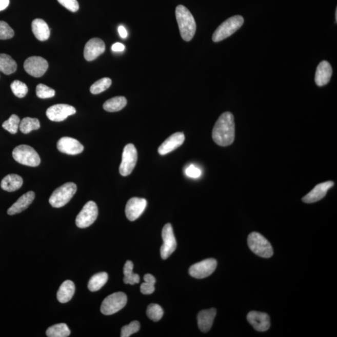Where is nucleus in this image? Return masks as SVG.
<instances>
[{"instance_id": "obj_1", "label": "nucleus", "mask_w": 337, "mask_h": 337, "mask_svg": "<svg viewBox=\"0 0 337 337\" xmlns=\"http://www.w3.org/2000/svg\"><path fill=\"white\" fill-rule=\"evenodd\" d=\"M212 139L220 146L232 145L235 139L234 117L231 112L221 114L216 122L212 131Z\"/></svg>"}, {"instance_id": "obj_2", "label": "nucleus", "mask_w": 337, "mask_h": 337, "mask_svg": "<svg viewBox=\"0 0 337 337\" xmlns=\"http://www.w3.org/2000/svg\"><path fill=\"white\" fill-rule=\"evenodd\" d=\"M175 17L181 37L184 41H191L196 31V24L194 16L184 6L178 5L175 9Z\"/></svg>"}, {"instance_id": "obj_3", "label": "nucleus", "mask_w": 337, "mask_h": 337, "mask_svg": "<svg viewBox=\"0 0 337 337\" xmlns=\"http://www.w3.org/2000/svg\"><path fill=\"white\" fill-rule=\"evenodd\" d=\"M243 16L236 15L226 20L214 31L212 35L213 42L217 43L231 36L243 25Z\"/></svg>"}, {"instance_id": "obj_4", "label": "nucleus", "mask_w": 337, "mask_h": 337, "mask_svg": "<svg viewBox=\"0 0 337 337\" xmlns=\"http://www.w3.org/2000/svg\"><path fill=\"white\" fill-rule=\"evenodd\" d=\"M77 186L73 183H67L57 188L49 200V203L54 208L65 206L76 194Z\"/></svg>"}, {"instance_id": "obj_5", "label": "nucleus", "mask_w": 337, "mask_h": 337, "mask_svg": "<svg viewBox=\"0 0 337 337\" xmlns=\"http://www.w3.org/2000/svg\"><path fill=\"white\" fill-rule=\"evenodd\" d=\"M247 243L250 250L261 257L270 258L273 251L271 244L258 232H253L249 235Z\"/></svg>"}, {"instance_id": "obj_6", "label": "nucleus", "mask_w": 337, "mask_h": 337, "mask_svg": "<svg viewBox=\"0 0 337 337\" xmlns=\"http://www.w3.org/2000/svg\"><path fill=\"white\" fill-rule=\"evenodd\" d=\"M12 155L14 160L23 165L36 167L41 163L39 154L30 146L22 145L16 147Z\"/></svg>"}, {"instance_id": "obj_7", "label": "nucleus", "mask_w": 337, "mask_h": 337, "mask_svg": "<svg viewBox=\"0 0 337 337\" xmlns=\"http://www.w3.org/2000/svg\"><path fill=\"white\" fill-rule=\"evenodd\" d=\"M128 298L125 293H112L104 300L101 306V312L105 315H112L123 309L126 306Z\"/></svg>"}, {"instance_id": "obj_8", "label": "nucleus", "mask_w": 337, "mask_h": 337, "mask_svg": "<svg viewBox=\"0 0 337 337\" xmlns=\"http://www.w3.org/2000/svg\"><path fill=\"white\" fill-rule=\"evenodd\" d=\"M98 215V209L93 201L86 203L76 219V224L81 229L87 228L96 220Z\"/></svg>"}, {"instance_id": "obj_9", "label": "nucleus", "mask_w": 337, "mask_h": 337, "mask_svg": "<svg viewBox=\"0 0 337 337\" xmlns=\"http://www.w3.org/2000/svg\"><path fill=\"white\" fill-rule=\"evenodd\" d=\"M137 161V152L136 147L132 144H128L124 148L122 162L120 166V172L123 176H128L131 174L136 166Z\"/></svg>"}, {"instance_id": "obj_10", "label": "nucleus", "mask_w": 337, "mask_h": 337, "mask_svg": "<svg viewBox=\"0 0 337 337\" xmlns=\"http://www.w3.org/2000/svg\"><path fill=\"white\" fill-rule=\"evenodd\" d=\"M163 244L161 247V258L166 260L175 251L177 247L176 240L171 224H166L162 231Z\"/></svg>"}, {"instance_id": "obj_11", "label": "nucleus", "mask_w": 337, "mask_h": 337, "mask_svg": "<svg viewBox=\"0 0 337 337\" xmlns=\"http://www.w3.org/2000/svg\"><path fill=\"white\" fill-rule=\"evenodd\" d=\"M217 262L215 259H207L206 260L192 265L189 268V274L195 279H204L212 274L217 267Z\"/></svg>"}, {"instance_id": "obj_12", "label": "nucleus", "mask_w": 337, "mask_h": 337, "mask_svg": "<svg viewBox=\"0 0 337 337\" xmlns=\"http://www.w3.org/2000/svg\"><path fill=\"white\" fill-rule=\"evenodd\" d=\"M25 70L31 76L35 77H42L48 68V63L40 56L28 57L24 63Z\"/></svg>"}, {"instance_id": "obj_13", "label": "nucleus", "mask_w": 337, "mask_h": 337, "mask_svg": "<svg viewBox=\"0 0 337 337\" xmlns=\"http://www.w3.org/2000/svg\"><path fill=\"white\" fill-rule=\"evenodd\" d=\"M76 109L73 106L66 104H57L47 109V116L52 122H61L68 116L76 113Z\"/></svg>"}, {"instance_id": "obj_14", "label": "nucleus", "mask_w": 337, "mask_h": 337, "mask_svg": "<svg viewBox=\"0 0 337 337\" xmlns=\"http://www.w3.org/2000/svg\"><path fill=\"white\" fill-rule=\"evenodd\" d=\"M147 206L145 199L132 197L126 204L125 213L127 218L130 221H134L142 215Z\"/></svg>"}, {"instance_id": "obj_15", "label": "nucleus", "mask_w": 337, "mask_h": 337, "mask_svg": "<svg viewBox=\"0 0 337 337\" xmlns=\"http://www.w3.org/2000/svg\"><path fill=\"white\" fill-rule=\"evenodd\" d=\"M59 151L68 155H76L82 153L84 146L80 141L70 137H62L57 143Z\"/></svg>"}, {"instance_id": "obj_16", "label": "nucleus", "mask_w": 337, "mask_h": 337, "mask_svg": "<svg viewBox=\"0 0 337 337\" xmlns=\"http://www.w3.org/2000/svg\"><path fill=\"white\" fill-rule=\"evenodd\" d=\"M105 44L102 39L94 37L86 43L84 50L85 58L88 62L93 61L105 51Z\"/></svg>"}, {"instance_id": "obj_17", "label": "nucleus", "mask_w": 337, "mask_h": 337, "mask_svg": "<svg viewBox=\"0 0 337 337\" xmlns=\"http://www.w3.org/2000/svg\"><path fill=\"white\" fill-rule=\"evenodd\" d=\"M249 324L259 332H265L270 327L269 316L266 313L252 311L247 316Z\"/></svg>"}, {"instance_id": "obj_18", "label": "nucleus", "mask_w": 337, "mask_h": 337, "mask_svg": "<svg viewBox=\"0 0 337 337\" xmlns=\"http://www.w3.org/2000/svg\"><path fill=\"white\" fill-rule=\"evenodd\" d=\"M334 185L333 181H327L318 184L309 193L302 198V201L305 203H316L322 200L327 194V192Z\"/></svg>"}, {"instance_id": "obj_19", "label": "nucleus", "mask_w": 337, "mask_h": 337, "mask_svg": "<svg viewBox=\"0 0 337 337\" xmlns=\"http://www.w3.org/2000/svg\"><path fill=\"white\" fill-rule=\"evenodd\" d=\"M185 141L183 132H175L169 137L158 148V152L161 155L170 153L180 147Z\"/></svg>"}, {"instance_id": "obj_20", "label": "nucleus", "mask_w": 337, "mask_h": 337, "mask_svg": "<svg viewBox=\"0 0 337 337\" xmlns=\"http://www.w3.org/2000/svg\"><path fill=\"white\" fill-rule=\"evenodd\" d=\"M332 66L327 61H322L316 68L315 82L319 86H324L329 83L332 75Z\"/></svg>"}, {"instance_id": "obj_21", "label": "nucleus", "mask_w": 337, "mask_h": 337, "mask_svg": "<svg viewBox=\"0 0 337 337\" xmlns=\"http://www.w3.org/2000/svg\"><path fill=\"white\" fill-rule=\"evenodd\" d=\"M216 313H217V310L214 308L209 310H202L198 313V327L201 332L206 333L211 330L213 323H214Z\"/></svg>"}, {"instance_id": "obj_22", "label": "nucleus", "mask_w": 337, "mask_h": 337, "mask_svg": "<svg viewBox=\"0 0 337 337\" xmlns=\"http://www.w3.org/2000/svg\"><path fill=\"white\" fill-rule=\"evenodd\" d=\"M34 197H35V194L34 192L29 191L25 193L8 209V214L12 215L25 211L33 203Z\"/></svg>"}, {"instance_id": "obj_23", "label": "nucleus", "mask_w": 337, "mask_h": 337, "mask_svg": "<svg viewBox=\"0 0 337 337\" xmlns=\"http://www.w3.org/2000/svg\"><path fill=\"white\" fill-rule=\"evenodd\" d=\"M31 28H32L34 35L39 41H46L50 36V28L47 23L42 19H34L31 24Z\"/></svg>"}, {"instance_id": "obj_24", "label": "nucleus", "mask_w": 337, "mask_h": 337, "mask_svg": "<svg viewBox=\"0 0 337 337\" xmlns=\"http://www.w3.org/2000/svg\"><path fill=\"white\" fill-rule=\"evenodd\" d=\"M24 180L18 174H8L3 179L1 187L3 190L8 192H14L21 188Z\"/></svg>"}, {"instance_id": "obj_25", "label": "nucleus", "mask_w": 337, "mask_h": 337, "mask_svg": "<svg viewBox=\"0 0 337 337\" xmlns=\"http://www.w3.org/2000/svg\"><path fill=\"white\" fill-rule=\"evenodd\" d=\"M75 292V286L73 282L66 281L61 285L57 292V299L60 303L65 304L73 298Z\"/></svg>"}, {"instance_id": "obj_26", "label": "nucleus", "mask_w": 337, "mask_h": 337, "mask_svg": "<svg viewBox=\"0 0 337 337\" xmlns=\"http://www.w3.org/2000/svg\"><path fill=\"white\" fill-rule=\"evenodd\" d=\"M15 61L8 54L0 53V71L7 75L13 74L16 71Z\"/></svg>"}, {"instance_id": "obj_27", "label": "nucleus", "mask_w": 337, "mask_h": 337, "mask_svg": "<svg viewBox=\"0 0 337 337\" xmlns=\"http://www.w3.org/2000/svg\"><path fill=\"white\" fill-rule=\"evenodd\" d=\"M127 105V100L124 96H116L109 99L104 103L103 108L108 112H117L122 110Z\"/></svg>"}, {"instance_id": "obj_28", "label": "nucleus", "mask_w": 337, "mask_h": 337, "mask_svg": "<svg viewBox=\"0 0 337 337\" xmlns=\"http://www.w3.org/2000/svg\"><path fill=\"white\" fill-rule=\"evenodd\" d=\"M108 280L106 272H100L94 275L88 282V287L91 292H96L105 286Z\"/></svg>"}, {"instance_id": "obj_29", "label": "nucleus", "mask_w": 337, "mask_h": 337, "mask_svg": "<svg viewBox=\"0 0 337 337\" xmlns=\"http://www.w3.org/2000/svg\"><path fill=\"white\" fill-rule=\"evenodd\" d=\"M134 264L131 261H126L124 266L123 273L125 275L123 281L126 284L134 285L139 283V275L133 273Z\"/></svg>"}, {"instance_id": "obj_30", "label": "nucleus", "mask_w": 337, "mask_h": 337, "mask_svg": "<svg viewBox=\"0 0 337 337\" xmlns=\"http://www.w3.org/2000/svg\"><path fill=\"white\" fill-rule=\"evenodd\" d=\"M70 333L68 325L63 323L49 327L46 332L48 337H67L70 336Z\"/></svg>"}, {"instance_id": "obj_31", "label": "nucleus", "mask_w": 337, "mask_h": 337, "mask_svg": "<svg viewBox=\"0 0 337 337\" xmlns=\"http://www.w3.org/2000/svg\"><path fill=\"white\" fill-rule=\"evenodd\" d=\"M40 128L39 121L36 118L25 117L20 122L19 129L24 134H28Z\"/></svg>"}, {"instance_id": "obj_32", "label": "nucleus", "mask_w": 337, "mask_h": 337, "mask_svg": "<svg viewBox=\"0 0 337 337\" xmlns=\"http://www.w3.org/2000/svg\"><path fill=\"white\" fill-rule=\"evenodd\" d=\"M111 83L112 81L110 78H109V77H103V78L97 81L96 82H95L91 86V93L93 94H100L110 87Z\"/></svg>"}, {"instance_id": "obj_33", "label": "nucleus", "mask_w": 337, "mask_h": 337, "mask_svg": "<svg viewBox=\"0 0 337 337\" xmlns=\"http://www.w3.org/2000/svg\"><path fill=\"white\" fill-rule=\"evenodd\" d=\"M19 123V117L16 114H12L9 119L2 124V127L11 134H14L18 132Z\"/></svg>"}, {"instance_id": "obj_34", "label": "nucleus", "mask_w": 337, "mask_h": 337, "mask_svg": "<svg viewBox=\"0 0 337 337\" xmlns=\"http://www.w3.org/2000/svg\"><path fill=\"white\" fill-rule=\"evenodd\" d=\"M146 313L148 318L152 321L157 322L162 319L164 311L160 305L151 304L148 307Z\"/></svg>"}, {"instance_id": "obj_35", "label": "nucleus", "mask_w": 337, "mask_h": 337, "mask_svg": "<svg viewBox=\"0 0 337 337\" xmlns=\"http://www.w3.org/2000/svg\"><path fill=\"white\" fill-rule=\"evenodd\" d=\"M11 89L13 94L19 98L24 97L27 94L28 88L25 83L20 82L19 80L14 81L11 83Z\"/></svg>"}, {"instance_id": "obj_36", "label": "nucleus", "mask_w": 337, "mask_h": 337, "mask_svg": "<svg viewBox=\"0 0 337 337\" xmlns=\"http://www.w3.org/2000/svg\"><path fill=\"white\" fill-rule=\"evenodd\" d=\"M36 96L41 99H47L53 97L55 95V91L48 86L39 84L36 86Z\"/></svg>"}, {"instance_id": "obj_37", "label": "nucleus", "mask_w": 337, "mask_h": 337, "mask_svg": "<svg viewBox=\"0 0 337 337\" xmlns=\"http://www.w3.org/2000/svg\"><path fill=\"white\" fill-rule=\"evenodd\" d=\"M140 329V324L139 322L133 321L131 322L129 325H125L122 328L121 336L129 337L132 334L136 333Z\"/></svg>"}, {"instance_id": "obj_38", "label": "nucleus", "mask_w": 337, "mask_h": 337, "mask_svg": "<svg viewBox=\"0 0 337 337\" xmlns=\"http://www.w3.org/2000/svg\"><path fill=\"white\" fill-rule=\"evenodd\" d=\"M14 34V30L7 23L0 21V39H10Z\"/></svg>"}, {"instance_id": "obj_39", "label": "nucleus", "mask_w": 337, "mask_h": 337, "mask_svg": "<svg viewBox=\"0 0 337 337\" xmlns=\"http://www.w3.org/2000/svg\"><path fill=\"white\" fill-rule=\"evenodd\" d=\"M57 2L71 12H76L79 10L80 6L77 0H57Z\"/></svg>"}, {"instance_id": "obj_40", "label": "nucleus", "mask_w": 337, "mask_h": 337, "mask_svg": "<svg viewBox=\"0 0 337 337\" xmlns=\"http://www.w3.org/2000/svg\"><path fill=\"white\" fill-rule=\"evenodd\" d=\"M186 174L189 177L198 178L201 176L202 172L200 169L191 164L186 169Z\"/></svg>"}, {"instance_id": "obj_41", "label": "nucleus", "mask_w": 337, "mask_h": 337, "mask_svg": "<svg viewBox=\"0 0 337 337\" xmlns=\"http://www.w3.org/2000/svg\"><path fill=\"white\" fill-rule=\"evenodd\" d=\"M140 289L141 293H143V294H151L155 290L154 285L145 282V283L141 284Z\"/></svg>"}, {"instance_id": "obj_42", "label": "nucleus", "mask_w": 337, "mask_h": 337, "mask_svg": "<svg viewBox=\"0 0 337 337\" xmlns=\"http://www.w3.org/2000/svg\"><path fill=\"white\" fill-rule=\"evenodd\" d=\"M111 49L114 52H123L125 50V46L122 43H116L112 46Z\"/></svg>"}, {"instance_id": "obj_43", "label": "nucleus", "mask_w": 337, "mask_h": 337, "mask_svg": "<svg viewBox=\"0 0 337 337\" xmlns=\"http://www.w3.org/2000/svg\"><path fill=\"white\" fill-rule=\"evenodd\" d=\"M144 280H145V282H147V283L153 285L155 283V279L154 276L151 274H149V273H147V274L144 276Z\"/></svg>"}, {"instance_id": "obj_44", "label": "nucleus", "mask_w": 337, "mask_h": 337, "mask_svg": "<svg viewBox=\"0 0 337 337\" xmlns=\"http://www.w3.org/2000/svg\"><path fill=\"white\" fill-rule=\"evenodd\" d=\"M118 32H119L120 35L122 38H126L128 36V31L123 26H120L118 27Z\"/></svg>"}, {"instance_id": "obj_45", "label": "nucleus", "mask_w": 337, "mask_h": 337, "mask_svg": "<svg viewBox=\"0 0 337 337\" xmlns=\"http://www.w3.org/2000/svg\"><path fill=\"white\" fill-rule=\"evenodd\" d=\"M10 4V0H0V11L4 10Z\"/></svg>"}, {"instance_id": "obj_46", "label": "nucleus", "mask_w": 337, "mask_h": 337, "mask_svg": "<svg viewBox=\"0 0 337 337\" xmlns=\"http://www.w3.org/2000/svg\"><path fill=\"white\" fill-rule=\"evenodd\" d=\"M335 20H336V23L337 22V9H336V12H335Z\"/></svg>"}]
</instances>
